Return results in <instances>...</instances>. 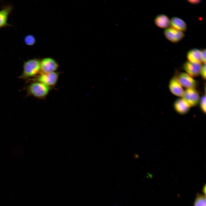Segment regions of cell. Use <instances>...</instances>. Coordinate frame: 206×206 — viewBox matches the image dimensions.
<instances>
[{"instance_id":"obj_14","label":"cell","mask_w":206,"mask_h":206,"mask_svg":"<svg viewBox=\"0 0 206 206\" xmlns=\"http://www.w3.org/2000/svg\"><path fill=\"white\" fill-rule=\"evenodd\" d=\"M154 22L155 25L158 27L165 28H167L169 26L170 20L167 15L161 14L156 17Z\"/></svg>"},{"instance_id":"obj_17","label":"cell","mask_w":206,"mask_h":206,"mask_svg":"<svg viewBox=\"0 0 206 206\" xmlns=\"http://www.w3.org/2000/svg\"><path fill=\"white\" fill-rule=\"evenodd\" d=\"M200 108L204 112H206V96L205 95L200 98L199 102Z\"/></svg>"},{"instance_id":"obj_16","label":"cell","mask_w":206,"mask_h":206,"mask_svg":"<svg viewBox=\"0 0 206 206\" xmlns=\"http://www.w3.org/2000/svg\"><path fill=\"white\" fill-rule=\"evenodd\" d=\"M35 37L32 35H27L24 37V39L25 43L29 46L33 45L35 43Z\"/></svg>"},{"instance_id":"obj_8","label":"cell","mask_w":206,"mask_h":206,"mask_svg":"<svg viewBox=\"0 0 206 206\" xmlns=\"http://www.w3.org/2000/svg\"><path fill=\"white\" fill-rule=\"evenodd\" d=\"M164 33L166 37L169 41L173 43L180 41L185 36L182 32L171 27L166 29L164 30Z\"/></svg>"},{"instance_id":"obj_21","label":"cell","mask_w":206,"mask_h":206,"mask_svg":"<svg viewBox=\"0 0 206 206\" xmlns=\"http://www.w3.org/2000/svg\"><path fill=\"white\" fill-rule=\"evenodd\" d=\"M205 190H206V186H205H205H204V187L203 188V193L204 192V195H205V194H205L206 193H205V192H206Z\"/></svg>"},{"instance_id":"obj_7","label":"cell","mask_w":206,"mask_h":206,"mask_svg":"<svg viewBox=\"0 0 206 206\" xmlns=\"http://www.w3.org/2000/svg\"><path fill=\"white\" fill-rule=\"evenodd\" d=\"M201 63L187 61L183 65V68L186 73L191 77H195L200 74L202 66Z\"/></svg>"},{"instance_id":"obj_20","label":"cell","mask_w":206,"mask_h":206,"mask_svg":"<svg viewBox=\"0 0 206 206\" xmlns=\"http://www.w3.org/2000/svg\"><path fill=\"white\" fill-rule=\"evenodd\" d=\"M188 1L190 3L194 4H196L199 3L201 1L198 0H188Z\"/></svg>"},{"instance_id":"obj_11","label":"cell","mask_w":206,"mask_h":206,"mask_svg":"<svg viewBox=\"0 0 206 206\" xmlns=\"http://www.w3.org/2000/svg\"><path fill=\"white\" fill-rule=\"evenodd\" d=\"M174 108L176 111L179 114H184L189 110L191 107L182 98L177 99L174 104Z\"/></svg>"},{"instance_id":"obj_10","label":"cell","mask_w":206,"mask_h":206,"mask_svg":"<svg viewBox=\"0 0 206 206\" xmlns=\"http://www.w3.org/2000/svg\"><path fill=\"white\" fill-rule=\"evenodd\" d=\"M169 87L170 91L174 95L182 97L184 92L182 86L177 80L175 77L170 81Z\"/></svg>"},{"instance_id":"obj_19","label":"cell","mask_w":206,"mask_h":206,"mask_svg":"<svg viewBox=\"0 0 206 206\" xmlns=\"http://www.w3.org/2000/svg\"><path fill=\"white\" fill-rule=\"evenodd\" d=\"M206 49H203L201 51V58L202 62L203 64L206 63Z\"/></svg>"},{"instance_id":"obj_4","label":"cell","mask_w":206,"mask_h":206,"mask_svg":"<svg viewBox=\"0 0 206 206\" xmlns=\"http://www.w3.org/2000/svg\"><path fill=\"white\" fill-rule=\"evenodd\" d=\"M182 97L190 107L196 106L199 103L200 100L198 92L195 88H187L184 90Z\"/></svg>"},{"instance_id":"obj_22","label":"cell","mask_w":206,"mask_h":206,"mask_svg":"<svg viewBox=\"0 0 206 206\" xmlns=\"http://www.w3.org/2000/svg\"><path fill=\"white\" fill-rule=\"evenodd\" d=\"M114 206H118L117 205H114Z\"/></svg>"},{"instance_id":"obj_1","label":"cell","mask_w":206,"mask_h":206,"mask_svg":"<svg viewBox=\"0 0 206 206\" xmlns=\"http://www.w3.org/2000/svg\"><path fill=\"white\" fill-rule=\"evenodd\" d=\"M40 61L38 59L34 58L25 62L20 78L27 79L37 76L40 74Z\"/></svg>"},{"instance_id":"obj_13","label":"cell","mask_w":206,"mask_h":206,"mask_svg":"<svg viewBox=\"0 0 206 206\" xmlns=\"http://www.w3.org/2000/svg\"><path fill=\"white\" fill-rule=\"evenodd\" d=\"M187 57L189 61L201 64V51L194 48L189 50L187 53Z\"/></svg>"},{"instance_id":"obj_9","label":"cell","mask_w":206,"mask_h":206,"mask_svg":"<svg viewBox=\"0 0 206 206\" xmlns=\"http://www.w3.org/2000/svg\"><path fill=\"white\" fill-rule=\"evenodd\" d=\"M13 9V6L8 4L3 6L0 10V29L7 26H11L8 23V19L9 15Z\"/></svg>"},{"instance_id":"obj_12","label":"cell","mask_w":206,"mask_h":206,"mask_svg":"<svg viewBox=\"0 0 206 206\" xmlns=\"http://www.w3.org/2000/svg\"><path fill=\"white\" fill-rule=\"evenodd\" d=\"M170 25L171 28L182 32L185 31L187 30L186 23L182 19L177 17L172 18L170 20Z\"/></svg>"},{"instance_id":"obj_2","label":"cell","mask_w":206,"mask_h":206,"mask_svg":"<svg viewBox=\"0 0 206 206\" xmlns=\"http://www.w3.org/2000/svg\"><path fill=\"white\" fill-rule=\"evenodd\" d=\"M52 87L42 83L34 81L28 86V94L38 99L45 98L48 95Z\"/></svg>"},{"instance_id":"obj_3","label":"cell","mask_w":206,"mask_h":206,"mask_svg":"<svg viewBox=\"0 0 206 206\" xmlns=\"http://www.w3.org/2000/svg\"><path fill=\"white\" fill-rule=\"evenodd\" d=\"M59 76V73L54 72L46 73H40L37 76L34 81L42 83L51 87L55 86L57 83Z\"/></svg>"},{"instance_id":"obj_5","label":"cell","mask_w":206,"mask_h":206,"mask_svg":"<svg viewBox=\"0 0 206 206\" xmlns=\"http://www.w3.org/2000/svg\"><path fill=\"white\" fill-rule=\"evenodd\" d=\"M40 73H46L55 72L58 69V63L51 58H43L40 61Z\"/></svg>"},{"instance_id":"obj_18","label":"cell","mask_w":206,"mask_h":206,"mask_svg":"<svg viewBox=\"0 0 206 206\" xmlns=\"http://www.w3.org/2000/svg\"><path fill=\"white\" fill-rule=\"evenodd\" d=\"M200 74L201 75L202 78L205 79H206V64H203L202 65Z\"/></svg>"},{"instance_id":"obj_15","label":"cell","mask_w":206,"mask_h":206,"mask_svg":"<svg viewBox=\"0 0 206 206\" xmlns=\"http://www.w3.org/2000/svg\"><path fill=\"white\" fill-rule=\"evenodd\" d=\"M206 195L197 193L193 206H206Z\"/></svg>"},{"instance_id":"obj_6","label":"cell","mask_w":206,"mask_h":206,"mask_svg":"<svg viewBox=\"0 0 206 206\" xmlns=\"http://www.w3.org/2000/svg\"><path fill=\"white\" fill-rule=\"evenodd\" d=\"M175 77L182 86L187 88H195L196 86V81L186 73L181 72Z\"/></svg>"}]
</instances>
